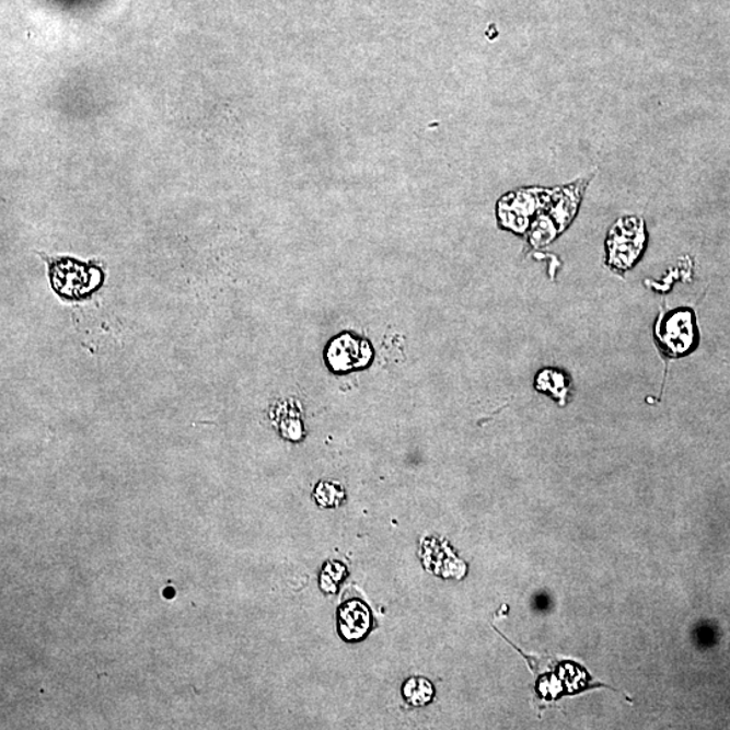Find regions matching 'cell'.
Wrapping results in <instances>:
<instances>
[{
    "instance_id": "obj_1",
    "label": "cell",
    "mask_w": 730,
    "mask_h": 730,
    "mask_svg": "<svg viewBox=\"0 0 730 730\" xmlns=\"http://www.w3.org/2000/svg\"><path fill=\"white\" fill-rule=\"evenodd\" d=\"M49 276L56 294L71 301L94 294L105 281V274L100 267L73 258H59L51 263Z\"/></svg>"
},
{
    "instance_id": "obj_2",
    "label": "cell",
    "mask_w": 730,
    "mask_h": 730,
    "mask_svg": "<svg viewBox=\"0 0 730 730\" xmlns=\"http://www.w3.org/2000/svg\"><path fill=\"white\" fill-rule=\"evenodd\" d=\"M658 347L671 358L693 352L698 344V326L693 310L677 309L662 314L654 329Z\"/></svg>"
},
{
    "instance_id": "obj_3",
    "label": "cell",
    "mask_w": 730,
    "mask_h": 730,
    "mask_svg": "<svg viewBox=\"0 0 730 730\" xmlns=\"http://www.w3.org/2000/svg\"><path fill=\"white\" fill-rule=\"evenodd\" d=\"M646 243L642 221L636 218L621 220L609 237V264L616 269L634 266Z\"/></svg>"
},
{
    "instance_id": "obj_4",
    "label": "cell",
    "mask_w": 730,
    "mask_h": 730,
    "mask_svg": "<svg viewBox=\"0 0 730 730\" xmlns=\"http://www.w3.org/2000/svg\"><path fill=\"white\" fill-rule=\"evenodd\" d=\"M338 626L347 640H360L371 626V614L363 602L349 601L338 611Z\"/></svg>"
},
{
    "instance_id": "obj_5",
    "label": "cell",
    "mask_w": 730,
    "mask_h": 730,
    "mask_svg": "<svg viewBox=\"0 0 730 730\" xmlns=\"http://www.w3.org/2000/svg\"><path fill=\"white\" fill-rule=\"evenodd\" d=\"M404 695L412 705H427L433 697V687L422 677H412L405 683Z\"/></svg>"
},
{
    "instance_id": "obj_6",
    "label": "cell",
    "mask_w": 730,
    "mask_h": 730,
    "mask_svg": "<svg viewBox=\"0 0 730 730\" xmlns=\"http://www.w3.org/2000/svg\"><path fill=\"white\" fill-rule=\"evenodd\" d=\"M175 595V590L174 588H169L164 590V596L165 598H174Z\"/></svg>"
}]
</instances>
